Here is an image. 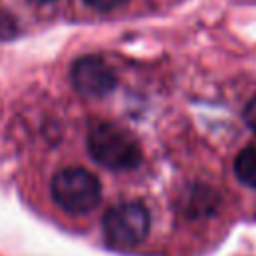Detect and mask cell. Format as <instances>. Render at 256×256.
<instances>
[{
    "instance_id": "cell-3",
    "label": "cell",
    "mask_w": 256,
    "mask_h": 256,
    "mask_svg": "<svg viewBox=\"0 0 256 256\" xmlns=\"http://www.w3.org/2000/svg\"><path fill=\"white\" fill-rule=\"evenodd\" d=\"M106 240L116 248H134L150 232V212L140 200H124L112 206L102 220Z\"/></svg>"
},
{
    "instance_id": "cell-8",
    "label": "cell",
    "mask_w": 256,
    "mask_h": 256,
    "mask_svg": "<svg viewBox=\"0 0 256 256\" xmlns=\"http://www.w3.org/2000/svg\"><path fill=\"white\" fill-rule=\"evenodd\" d=\"M242 118H244L246 126H248L252 132H256V96H252V98L248 100V104L244 106Z\"/></svg>"
},
{
    "instance_id": "cell-9",
    "label": "cell",
    "mask_w": 256,
    "mask_h": 256,
    "mask_svg": "<svg viewBox=\"0 0 256 256\" xmlns=\"http://www.w3.org/2000/svg\"><path fill=\"white\" fill-rule=\"evenodd\" d=\"M38 2H54V0H38Z\"/></svg>"
},
{
    "instance_id": "cell-2",
    "label": "cell",
    "mask_w": 256,
    "mask_h": 256,
    "mask_svg": "<svg viewBox=\"0 0 256 256\" xmlns=\"http://www.w3.org/2000/svg\"><path fill=\"white\" fill-rule=\"evenodd\" d=\"M50 192L54 202L72 214H86L100 204L102 184L86 168L68 166L52 176Z\"/></svg>"
},
{
    "instance_id": "cell-6",
    "label": "cell",
    "mask_w": 256,
    "mask_h": 256,
    "mask_svg": "<svg viewBox=\"0 0 256 256\" xmlns=\"http://www.w3.org/2000/svg\"><path fill=\"white\" fill-rule=\"evenodd\" d=\"M16 32H18L16 20L10 14L0 10V40H10L16 36Z\"/></svg>"
},
{
    "instance_id": "cell-4",
    "label": "cell",
    "mask_w": 256,
    "mask_h": 256,
    "mask_svg": "<svg viewBox=\"0 0 256 256\" xmlns=\"http://www.w3.org/2000/svg\"><path fill=\"white\" fill-rule=\"evenodd\" d=\"M72 84L76 92L86 98H102L116 88V74L108 62L100 56L88 54L78 58L70 70Z\"/></svg>"
},
{
    "instance_id": "cell-1",
    "label": "cell",
    "mask_w": 256,
    "mask_h": 256,
    "mask_svg": "<svg viewBox=\"0 0 256 256\" xmlns=\"http://www.w3.org/2000/svg\"><path fill=\"white\" fill-rule=\"evenodd\" d=\"M88 150L92 158L110 170H132L142 162L138 140L114 122H96L88 132Z\"/></svg>"
},
{
    "instance_id": "cell-5",
    "label": "cell",
    "mask_w": 256,
    "mask_h": 256,
    "mask_svg": "<svg viewBox=\"0 0 256 256\" xmlns=\"http://www.w3.org/2000/svg\"><path fill=\"white\" fill-rule=\"evenodd\" d=\"M234 174L242 184L256 190V146H248L236 156Z\"/></svg>"
},
{
    "instance_id": "cell-7",
    "label": "cell",
    "mask_w": 256,
    "mask_h": 256,
    "mask_svg": "<svg viewBox=\"0 0 256 256\" xmlns=\"http://www.w3.org/2000/svg\"><path fill=\"white\" fill-rule=\"evenodd\" d=\"M126 0H84L86 6L98 10V12H112L116 8H120Z\"/></svg>"
}]
</instances>
